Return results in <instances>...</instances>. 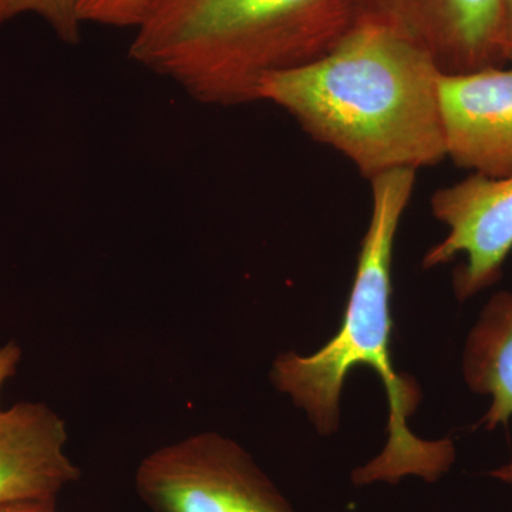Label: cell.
I'll list each match as a JSON object with an SVG mask.
<instances>
[{
	"label": "cell",
	"mask_w": 512,
	"mask_h": 512,
	"mask_svg": "<svg viewBox=\"0 0 512 512\" xmlns=\"http://www.w3.org/2000/svg\"><path fill=\"white\" fill-rule=\"evenodd\" d=\"M441 73L406 37L356 22L326 55L268 74L258 100L291 114L313 140L335 148L370 181L446 160Z\"/></svg>",
	"instance_id": "obj_1"
},
{
	"label": "cell",
	"mask_w": 512,
	"mask_h": 512,
	"mask_svg": "<svg viewBox=\"0 0 512 512\" xmlns=\"http://www.w3.org/2000/svg\"><path fill=\"white\" fill-rule=\"evenodd\" d=\"M416 175L417 171L400 168L370 180L372 214L338 333L312 355L281 353L271 370L275 389L288 394L320 434L338 430L340 397L349 373L359 366L375 370L386 390L387 441L379 456L353 471L356 485L396 484L409 476L436 483L456 460L453 441L423 440L410 430L407 423L419 407L421 393L413 377L394 369L390 350L394 242Z\"/></svg>",
	"instance_id": "obj_2"
},
{
	"label": "cell",
	"mask_w": 512,
	"mask_h": 512,
	"mask_svg": "<svg viewBox=\"0 0 512 512\" xmlns=\"http://www.w3.org/2000/svg\"><path fill=\"white\" fill-rule=\"evenodd\" d=\"M353 0H154L130 55L195 100H258L268 74L319 59L356 25Z\"/></svg>",
	"instance_id": "obj_3"
},
{
	"label": "cell",
	"mask_w": 512,
	"mask_h": 512,
	"mask_svg": "<svg viewBox=\"0 0 512 512\" xmlns=\"http://www.w3.org/2000/svg\"><path fill=\"white\" fill-rule=\"evenodd\" d=\"M134 483L151 512H293L254 458L218 433L158 448Z\"/></svg>",
	"instance_id": "obj_4"
},
{
	"label": "cell",
	"mask_w": 512,
	"mask_h": 512,
	"mask_svg": "<svg viewBox=\"0 0 512 512\" xmlns=\"http://www.w3.org/2000/svg\"><path fill=\"white\" fill-rule=\"evenodd\" d=\"M430 205L448 234L427 251L423 266L436 268L466 256L453 276L457 298L466 301L501 278L512 251V174L493 178L473 173L434 192Z\"/></svg>",
	"instance_id": "obj_5"
},
{
	"label": "cell",
	"mask_w": 512,
	"mask_h": 512,
	"mask_svg": "<svg viewBox=\"0 0 512 512\" xmlns=\"http://www.w3.org/2000/svg\"><path fill=\"white\" fill-rule=\"evenodd\" d=\"M357 22L393 30L426 50L441 72L503 67L501 0H353Z\"/></svg>",
	"instance_id": "obj_6"
},
{
	"label": "cell",
	"mask_w": 512,
	"mask_h": 512,
	"mask_svg": "<svg viewBox=\"0 0 512 512\" xmlns=\"http://www.w3.org/2000/svg\"><path fill=\"white\" fill-rule=\"evenodd\" d=\"M439 100L447 158L473 173L512 174V67L441 73Z\"/></svg>",
	"instance_id": "obj_7"
},
{
	"label": "cell",
	"mask_w": 512,
	"mask_h": 512,
	"mask_svg": "<svg viewBox=\"0 0 512 512\" xmlns=\"http://www.w3.org/2000/svg\"><path fill=\"white\" fill-rule=\"evenodd\" d=\"M66 421L45 403L23 402L0 412V503L57 500L80 480L67 456Z\"/></svg>",
	"instance_id": "obj_8"
},
{
	"label": "cell",
	"mask_w": 512,
	"mask_h": 512,
	"mask_svg": "<svg viewBox=\"0 0 512 512\" xmlns=\"http://www.w3.org/2000/svg\"><path fill=\"white\" fill-rule=\"evenodd\" d=\"M464 377L471 390L493 399L481 420L488 430L512 417V293H495L468 335Z\"/></svg>",
	"instance_id": "obj_9"
},
{
	"label": "cell",
	"mask_w": 512,
	"mask_h": 512,
	"mask_svg": "<svg viewBox=\"0 0 512 512\" xmlns=\"http://www.w3.org/2000/svg\"><path fill=\"white\" fill-rule=\"evenodd\" d=\"M80 0H0V26L25 13H35L49 23L62 42L77 45L82 40Z\"/></svg>",
	"instance_id": "obj_10"
},
{
	"label": "cell",
	"mask_w": 512,
	"mask_h": 512,
	"mask_svg": "<svg viewBox=\"0 0 512 512\" xmlns=\"http://www.w3.org/2000/svg\"><path fill=\"white\" fill-rule=\"evenodd\" d=\"M154 0H80L82 23L136 29Z\"/></svg>",
	"instance_id": "obj_11"
},
{
	"label": "cell",
	"mask_w": 512,
	"mask_h": 512,
	"mask_svg": "<svg viewBox=\"0 0 512 512\" xmlns=\"http://www.w3.org/2000/svg\"><path fill=\"white\" fill-rule=\"evenodd\" d=\"M22 356V348L16 342H8L0 346V394L6 382L16 375Z\"/></svg>",
	"instance_id": "obj_12"
},
{
	"label": "cell",
	"mask_w": 512,
	"mask_h": 512,
	"mask_svg": "<svg viewBox=\"0 0 512 512\" xmlns=\"http://www.w3.org/2000/svg\"><path fill=\"white\" fill-rule=\"evenodd\" d=\"M56 503L57 500L46 498L8 501L0 503V512H57Z\"/></svg>",
	"instance_id": "obj_13"
},
{
	"label": "cell",
	"mask_w": 512,
	"mask_h": 512,
	"mask_svg": "<svg viewBox=\"0 0 512 512\" xmlns=\"http://www.w3.org/2000/svg\"><path fill=\"white\" fill-rule=\"evenodd\" d=\"M505 59L512 64V0H501Z\"/></svg>",
	"instance_id": "obj_14"
},
{
	"label": "cell",
	"mask_w": 512,
	"mask_h": 512,
	"mask_svg": "<svg viewBox=\"0 0 512 512\" xmlns=\"http://www.w3.org/2000/svg\"><path fill=\"white\" fill-rule=\"evenodd\" d=\"M490 476L497 478V480L504 481V483L512 484V461L510 464H507V466L491 471Z\"/></svg>",
	"instance_id": "obj_15"
}]
</instances>
